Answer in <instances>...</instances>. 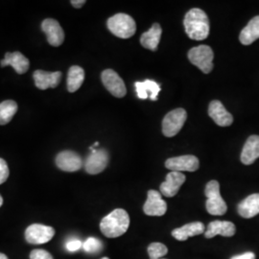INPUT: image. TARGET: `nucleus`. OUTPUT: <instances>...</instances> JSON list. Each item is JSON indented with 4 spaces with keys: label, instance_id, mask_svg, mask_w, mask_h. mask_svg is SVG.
<instances>
[{
    "label": "nucleus",
    "instance_id": "4",
    "mask_svg": "<svg viewBox=\"0 0 259 259\" xmlns=\"http://www.w3.org/2000/svg\"><path fill=\"white\" fill-rule=\"evenodd\" d=\"M207 198L205 207L207 212L215 216H221L227 212L228 206L220 194V185L217 181H210L204 190Z\"/></svg>",
    "mask_w": 259,
    "mask_h": 259
},
{
    "label": "nucleus",
    "instance_id": "1",
    "mask_svg": "<svg viewBox=\"0 0 259 259\" xmlns=\"http://www.w3.org/2000/svg\"><path fill=\"white\" fill-rule=\"evenodd\" d=\"M185 29L187 36L194 40H204L209 35V20L203 10L194 8L185 15Z\"/></svg>",
    "mask_w": 259,
    "mask_h": 259
},
{
    "label": "nucleus",
    "instance_id": "33",
    "mask_svg": "<svg viewBox=\"0 0 259 259\" xmlns=\"http://www.w3.org/2000/svg\"><path fill=\"white\" fill-rule=\"evenodd\" d=\"M231 259H255V254L251 251H248V252H245V253H242L239 255H235Z\"/></svg>",
    "mask_w": 259,
    "mask_h": 259
},
{
    "label": "nucleus",
    "instance_id": "15",
    "mask_svg": "<svg viewBox=\"0 0 259 259\" xmlns=\"http://www.w3.org/2000/svg\"><path fill=\"white\" fill-rule=\"evenodd\" d=\"M208 114L213 121L220 127H228L233 123L232 114L226 110L222 103L218 100H214L209 104Z\"/></svg>",
    "mask_w": 259,
    "mask_h": 259
},
{
    "label": "nucleus",
    "instance_id": "19",
    "mask_svg": "<svg viewBox=\"0 0 259 259\" xmlns=\"http://www.w3.org/2000/svg\"><path fill=\"white\" fill-rule=\"evenodd\" d=\"M259 157V136H250L246 141L242 153L241 161L245 165L252 164Z\"/></svg>",
    "mask_w": 259,
    "mask_h": 259
},
{
    "label": "nucleus",
    "instance_id": "13",
    "mask_svg": "<svg viewBox=\"0 0 259 259\" xmlns=\"http://www.w3.org/2000/svg\"><path fill=\"white\" fill-rule=\"evenodd\" d=\"M167 210V204L162 200L161 194L156 190H149L147 201L143 206V211L149 216H162Z\"/></svg>",
    "mask_w": 259,
    "mask_h": 259
},
{
    "label": "nucleus",
    "instance_id": "16",
    "mask_svg": "<svg viewBox=\"0 0 259 259\" xmlns=\"http://www.w3.org/2000/svg\"><path fill=\"white\" fill-rule=\"evenodd\" d=\"M35 85L37 89L45 91L49 88L55 89L59 85L62 79V72L56 71V72H47L44 70H36L33 74Z\"/></svg>",
    "mask_w": 259,
    "mask_h": 259
},
{
    "label": "nucleus",
    "instance_id": "5",
    "mask_svg": "<svg viewBox=\"0 0 259 259\" xmlns=\"http://www.w3.org/2000/svg\"><path fill=\"white\" fill-rule=\"evenodd\" d=\"M213 54L211 47L208 46H199L193 47L188 52V59L191 64L196 65L205 74L211 72L213 69Z\"/></svg>",
    "mask_w": 259,
    "mask_h": 259
},
{
    "label": "nucleus",
    "instance_id": "20",
    "mask_svg": "<svg viewBox=\"0 0 259 259\" xmlns=\"http://www.w3.org/2000/svg\"><path fill=\"white\" fill-rule=\"evenodd\" d=\"M205 227L201 222L189 223L172 232V236L179 241H185L189 237L204 233Z\"/></svg>",
    "mask_w": 259,
    "mask_h": 259
},
{
    "label": "nucleus",
    "instance_id": "28",
    "mask_svg": "<svg viewBox=\"0 0 259 259\" xmlns=\"http://www.w3.org/2000/svg\"><path fill=\"white\" fill-rule=\"evenodd\" d=\"M143 83L145 84L146 91H147V93H148L149 98H150L151 100H153V101L157 100L158 93L160 92V87H159V84H158L157 82L152 81V80H145Z\"/></svg>",
    "mask_w": 259,
    "mask_h": 259
},
{
    "label": "nucleus",
    "instance_id": "25",
    "mask_svg": "<svg viewBox=\"0 0 259 259\" xmlns=\"http://www.w3.org/2000/svg\"><path fill=\"white\" fill-rule=\"evenodd\" d=\"M18 111V104L13 100L0 103V125H6Z\"/></svg>",
    "mask_w": 259,
    "mask_h": 259
},
{
    "label": "nucleus",
    "instance_id": "32",
    "mask_svg": "<svg viewBox=\"0 0 259 259\" xmlns=\"http://www.w3.org/2000/svg\"><path fill=\"white\" fill-rule=\"evenodd\" d=\"M135 87H136V91H137L139 98L142 99V100H145V99L149 98L148 93L146 91L145 84L143 82H137L135 83Z\"/></svg>",
    "mask_w": 259,
    "mask_h": 259
},
{
    "label": "nucleus",
    "instance_id": "6",
    "mask_svg": "<svg viewBox=\"0 0 259 259\" xmlns=\"http://www.w3.org/2000/svg\"><path fill=\"white\" fill-rule=\"evenodd\" d=\"M187 113L184 109H176L169 111L162 121V133L167 138L178 135L185 125Z\"/></svg>",
    "mask_w": 259,
    "mask_h": 259
},
{
    "label": "nucleus",
    "instance_id": "38",
    "mask_svg": "<svg viewBox=\"0 0 259 259\" xmlns=\"http://www.w3.org/2000/svg\"><path fill=\"white\" fill-rule=\"evenodd\" d=\"M158 259H163V258H158Z\"/></svg>",
    "mask_w": 259,
    "mask_h": 259
},
{
    "label": "nucleus",
    "instance_id": "10",
    "mask_svg": "<svg viewBox=\"0 0 259 259\" xmlns=\"http://www.w3.org/2000/svg\"><path fill=\"white\" fill-rule=\"evenodd\" d=\"M165 167L174 172H194L200 167L198 157L192 155H185L181 157H171L165 161Z\"/></svg>",
    "mask_w": 259,
    "mask_h": 259
},
{
    "label": "nucleus",
    "instance_id": "22",
    "mask_svg": "<svg viewBox=\"0 0 259 259\" xmlns=\"http://www.w3.org/2000/svg\"><path fill=\"white\" fill-rule=\"evenodd\" d=\"M162 34V29L158 23L153 24L151 29L143 33L140 37V44L144 48H147L149 50L156 51L157 49V46L159 44L160 37Z\"/></svg>",
    "mask_w": 259,
    "mask_h": 259
},
{
    "label": "nucleus",
    "instance_id": "24",
    "mask_svg": "<svg viewBox=\"0 0 259 259\" xmlns=\"http://www.w3.org/2000/svg\"><path fill=\"white\" fill-rule=\"evenodd\" d=\"M84 81V70L79 65L69 68L67 75V90L69 93L77 92Z\"/></svg>",
    "mask_w": 259,
    "mask_h": 259
},
{
    "label": "nucleus",
    "instance_id": "12",
    "mask_svg": "<svg viewBox=\"0 0 259 259\" xmlns=\"http://www.w3.org/2000/svg\"><path fill=\"white\" fill-rule=\"evenodd\" d=\"M41 29L46 33L50 46L57 47L63 45L65 40V32L56 19H45L41 23Z\"/></svg>",
    "mask_w": 259,
    "mask_h": 259
},
{
    "label": "nucleus",
    "instance_id": "14",
    "mask_svg": "<svg viewBox=\"0 0 259 259\" xmlns=\"http://www.w3.org/2000/svg\"><path fill=\"white\" fill-rule=\"evenodd\" d=\"M185 180L186 178L183 173L171 171L167 174L165 181L160 185V193L168 198L174 197L179 192L181 186L185 184Z\"/></svg>",
    "mask_w": 259,
    "mask_h": 259
},
{
    "label": "nucleus",
    "instance_id": "9",
    "mask_svg": "<svg viewBox=\"0 0 259 259\" xmlns=\"http://www.w3.org/2000/svg\"><path fill=\"white\" fill-rule=\"evenodd\" d=\"M103 84L110 93L117 98H122L126 95L127 90L124 81L120 76L112 69H106L101 75Z\"/></svg>",
    "mask_w": 259,
    "mask_h": 259
},
{
    "label": "nucleus",
    "instance_id": "11",
    "mask_svg": "<svg viewBox=\"0 0 259 259\" xmlns=\"http://www.w3.org/2000/svg\"><path fill=\"white\" fill-rule=\"evenodd\" d=\"M58 168L65 172H76L83 167V159L73 151H63L56 157Z\"/></svg>",
    "mask_w": 259,
    "mask_h": 259
},
{
    "label": "nucleus",
    "instance_id": "21",
    "mask_svg": "<svg viewBox=\"0 0 259 259\" xmlns=\"http://www.w3.org/2000/svg\"><path fill=\"white\" fill-rule=\"evenodd\" d=\"M238 213L243 218L250 219L259 214V193L251 194L244 199L237 206Z\"/></svg>",
    "mask_w": 259,
    "mask_h": 259
},
{
    "label": "nucleus",
    "instance_id": "17",
    "mask_svg": "<svg viewBox=\"0 0 259 259\" xmlns=\"http://www.w3.org/2000/svg\"><path fill=\"white\" fill-rule=\"evenodd\" d=\"M236 232L235 225L229 221H213L208 225L204 232L205 238H213L216 235L232 237Z\"/></svg>",
    "mask_w": 259,
    "mask_h": 259
},
{
    "label": "nucleus",
    "instance_id": "30",
    "mask_svg": "<svg viewBox=\"0 0 259 259\" xmlns=\"http://www.w3.org/2000/svg\"><path fill=\"white\" fill-rule=\"evenodd\" d=\"M65 248L68 251L74 252V251L80 250L81 248H83V243L79 239L72 238V239H69L65 243Z\"/></svg>",
    "mask_w": 259,
    "mask_h": 259
},
{
    "label": "nucleus",
    "instance_id": "36",
    "mask_svg": "<svg viewBox=\"0 0 259 259\" xmlns=\"http://www.w3.org/2000/svg\"><path fill=\"white\" fill-rule=\"evenodd\" d=\"M2 204H3V199H2V197H1V195H0V207L2 206Z\"/></svg>",
    "mask_w": 259,
    "mask_h": 259
},
{
    "label": "nucleus",
    "instance_id": "29",
    "mask_svg": "<svg viewBox=\"0 0 259 259\" xmlns=\"http://www.w3.org/2000/svg\"><path fill=\"white\" fill-rule=\"evenodd\" d=\"M9 167L7 162L0 157V185L5 183L9 177Z\"/></svg>",
    "mask_w": 259,
    "mask_h": 259
},
{
    "label": "nucleus",
    "instance_id": "7",
    "mask_svg": "<svg viewBox=\"0 0 259 259\" xmlns=\"http://www.w3.org/2000/svg\"><path fill=\"white\" fill-rule=\"evenodd\" d=\"M91 154L85 159L84 169L91 175H97L103 172L109 163V153L104 149L90 147Z\"/></svg>",
    "mask_w": 259,
    "mask_h": 259
},
{
    "label": "nucleus",
    "instance_id": "18",
    "mask_svg": "<svg viewBox=\"0 0 259 259\" xmlns=\"http://www.w3.org/2000/svg\"><path fill=\"white\" fill-rule=\"evenodd\" d=\"M0 64L2 67L11 65L18 74H24L25 72H27L30 66V62L27 58L18 51L13 53H6Z\"/></svg>",
    "mask_w": 259,
    "mask_h": 259
},
{
    "label": "nucleus",
    "instance_id": "26",
    "mask_svg": "<svg viewBox=\"0 0 259 259\" xmlns=\"http://www.w3.org/2000/svg\"><path fill=\"white\" fill-rule=\"evenodd\" d=\"M167 252H168V250H167L166 246L161 243L155 242V243H152L149 245L148 253L151 259L160 258L167 254Z\"/></svg>",
    "mask_w": 259,
    "mask_h": 259
},
{
    "label": "nucleus",
    "instance_id": "3",
    "mask_svg": "<svg viewBox=\"0 0 259 259\" xmlns=\"http://www.w3.org/2000/svg\"><path fill=\"white\" fill-rule=\"evenodd\" d=\"M107 25L111 33L121 38H129L136 34L137 24L127 14H116L108 19Z\"/></svg>",
    "mask_w": 259,
    "mask_h": 259
},
{
    "label": "nucleus",
    "instance_id": "34",
    "mask_svg": "<svg viewBox=\"0 0 259 259\" xmlns=\"http://www.w3.org/2000/svg\"><path fill=\"white\" fill-rule=\"evenodd\" d=\"M70 3L72 4V6L74 8H81V7H83L85 1L84 0H72V1H70Z\"/></svg>",
    "mask_w": 259,
    "mask_h": 259
},
{
    "label": "nucleus",
    "instance_id": "23",
    "mask_svg": "<svg viewBox=\"0 0 259 259\" xmlns=\"http://www.w3.org/2000/svg\"><path fill=\"white\" fill-rule=\"evenodd\" d=\"M259 38V16L250 19L248 25L241 31L239 39L244 46H250Z\"/></svg>",
    "mask_w": 259,
    "mask_h": 259
},
{
    "label": "nucleus",
    "instance_id": "27",
    "mask_svg": "<svg viewBox=\"0 0 259 259\" xmlns=\"http://www.w3.org/2000/svg\"><path fill=\"white\" fill-rule=\"evenodd\" d=\"M83 249L88 253H98L103 250L102 242L95 237H89L83 243Z\"/></svg>",
    "mask_w": 259,
    "mask_h": 259
},
{
    "label": "nucleus",
    "instance_id": "37",
    "mask_svg": "<svg viewBox=\"0 0 259 259\" xmlns=\"http://www.w3.org/2000/svg\"><path fill=\"white\" fill-rule=\"evenodd\" d=\"M102 259H110V258H108V257H103Z\"/></svg>",
    "mask_w": 259,
    "mask_h": 259
},
{
    "label": "nucleus",
    "instance_id": "31",
    "mask_svg": "<svg viewBox=\"0 0 259 259\" xmlns=\"http://www.w3.org/2000/svg\"><path fill=\"white\" fill-rule=\"evenodd\" d=\"M30 259H54L53 256L45 250H34L30 253Z\"/></svg>",
    "mask_w": 259,
    "mask_h": 259
},
{
    "label": "nucleus",
    "instance_id": "8",
    "mask_svg": "<svg viewBox=\"0 0 259 259\" xmlns=\"http://www.w3.org/2000/svg\"><path fill=\"white\" fill-rule=\"evenodd\" d=\"M55 235V230L52 227L40 224H33L25 231V239L30 244L40 245L51 240Z\"/></svg>",
    "mask_w": 259,
    "mask_h": 259
},
{
    "label": "nucleus",
    "instance_id": "2",
    "mask_svg": "<svg viewBox=\"0 0 259 259\" xmlns=\"http://www.w3.org/2000/svg\"><path fill=\"white\" fill-rule=\"evenodd\" d=\"M130 216L126 210L117 208L104 217L100 223V230L109 238H116L128 231Z\"/></svg>",
    "mask_w": 259,
    "mask_h": 259
},
{
    "label": "nucleus",
    "instance_id": "35",
    "mask_svg": "<svg viewBox=\"0 0 259 259\" xmlns=\"http://www.w3.org/2000/svg\"><path fill=\"white\" fill-rule=\"evenodd\" d=\"M0 259H8V257H7L4 253H1V252H0Z\"/></svg>",
    "mask_w": 259,
    "mask_h": 259
}]
</instances>
